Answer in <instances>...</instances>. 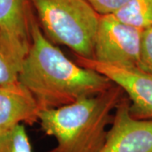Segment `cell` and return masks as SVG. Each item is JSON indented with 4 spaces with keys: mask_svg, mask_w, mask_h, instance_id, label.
Returning a JSON list of instances; mask_svg holds the SVG:
<instances>
[{
    "mask_svg": "<svg viewBox=\"0 0 152 152\" xmlns=\"http://www.w3.org/2000/svg\"><path fill=\"white\" fill-rule=\"evenodd\" d=\"M36 14L31 0H0V27L27 55Z\"/></svg>",
    "mask_w": 152,
    "mask_h": 152,
    "instance_id": "ba28073f",
    "label": "cell"
},
{
    "mask_svg": "<svg viewBox=\"0 0 152 152\" xmlns=\"http://www.w3.org/2000/svg\"><path fill=\"white\" fill-rule=\"evenodd\" d=\"M0 152H32L30 140L22 124L0 134Z\"/></svg>",
    "mask_w": 152,
    "mask_h": 152,
    "instance_id": "8fae6325",
    "label": "cell"
},
{
    "mask_svg": "<svg viewBox=\"0 0 152 152\" xmlns=\"http://www.w3.org/2000/svg\"><path fill=\"white\" fill-rule=\"evenodd\" d=\"M75 56L78 64L103 75L124 91L130 100L132 117L137 119H152V74L139 68L112 65Z\"/></svg>",
    "mask_w": 152,
    "mask_h": 152,
    "instance_id": "5b68a950",
    "label": "cell"
},
{
    "mask_svg": "<svg viewBox=\"0 0 152 152\" xmlns=\"http://www.w3.org/2000/svg\"><path fill=\"white\" fill-rule=\"evenodd\" d=\"M100 15H114L129 0H86Z\"/></svg>",
    "mask_w": 152,
    "mask_h": 152,
    "instance_id": "4fadbf2b",
    "label": "cell"
},
{
    "mask_svg": "<svg viewBox=\"0 0 152 152\" xmlns=\"http://www.w3.org/2000/svg\"><path fill=\"white\" fill-rule=\"evenodd\" d=\"M126 93L114 84L99 95L74 103L41 111L39 123L44 133L53 136L57 145L47 152H100L107 126Z\"/></svg>",
    "mask_w": 152,
    "mask_h": 152,
    "instance_id": "7a4b0ae2",
    "label": "cell"
},
{
    "mask_svg": "<svg viewBox=\"0 0 152 152\" xmlns=\"http://www.w3.org/2000/svg\"><path fill=\"white\" fill-rule=\"evenodd\" d=\"M45 37L76 56L94 58L100 15L86 0H31Z\"/></svg>",
    "mask_w": 152,
    "mask_h": 152,
    "instance_id": "3957f363",
    "label": "cell"
},
{
    "mask_svg": "<svg viewBox=\"0 0 152 152\" xmlns=\"http://www.w3.org/2000/svg\"><path fill=\"white\" fill-rule=\"evenodd\" d=\"M32 44L19 80L31 92L41 111L74 103L107 91L114 83L96 71L72 62L45 37L37 16Z\"/></svg>",
    "mask_w": 152,
    "mask_h": 152,
    "instance_id": "6da1fadb",
    "label": "cell"
},
{
    "mask_svg": "<svg viewBox=\"0 0 152 152\" xmlns=\"http://www.w3.org/2000/svg\"><path fill=\"white\" fill-rule=\"evenodd\" d=\"M142 31L121 21L114 15H101L93 59L112 65L140 68Z\"/></svg>",
    "mask_w": 152,
    "mask_h": 152,
    "instance_id": "277c9868",
    "label": "cell"
},
{
    "mask_svg": "<svg viewBox=\"0 0 152 152\" xmlns=\"http://www.w3.org/2000/svg\"><path fill=\"white\" fill-rule=\"evenodd\" d=\"M114 15L129 26L144 30L152 26V0H129Z\"/></svg>",
    "mask_w": 152,
    "mask_h": 152,
    "instance_id": "30bf717a",
    "label": "cell"
},
{
    "mask_svg": "<svg viewBox=\"0 0 152 152\" xmlns=\"http://www.w3.org/2000/svg\"><path fill=\"white\" fill-rule=\"evenodd\" d=\"M139 69L152 74V26L142 31Z\"/></svg>",
    "mask_w": 152,
    "mask_h": 152,
    "instance_id": "7c38bea8",
    "label": "cell"
},
{
    "mask_svg": "<svg viewBox=\"0 0 152 152\" xmlns=\"http://www.w3.org/2000/svg\"><path fill=\"white\" fill-rule=\"evenodd\" d=\"M40 112L34 96L20 81L0 86V134L20 123H37Z\"/></svg>",
    "mask_w": 152,
    "mask_h": 152,
    "instance_id": "52a82bcc",
    "label": "cell"
},
{
    "mask_svg": "<svg viewBox=\"0 0 152 152\" xmlns=\"http://www.w3.org/2000/svg\"><path fill=\"white\" fill-rule=\"evenodd\" d=\"M125 95L115 110L111 128L100 152H152V119H137Z\"/></svg>",
    "mask_w": 152,
    "mask_h": 152,
    "instance_id": "8992f818",
    "label": "cell"
},
{
    "mask_svg": "<svg viewBox=\"0 0 152 152\" xmlns=\"http://www.w3.org/2000/svg\"><path fill=\"white\" fill-rule=\"evenodd\" d=\"M26 54L0 27V86L19 82L23 62Z\"/></svg>",
    "mask_w": 152,
    "mask_h": 152,
    "instance_id": "9c48e42d",
    "label": "cell"
}]
</instances>
